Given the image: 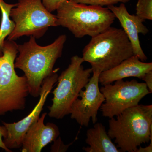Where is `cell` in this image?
<instances>
[{
  "label": "cell",
  "instance_id": "1",
  "mask_svg": "<svg viewBox=\"0 0 152 152\" xmlns=\"http://www.w3.org/2000/svg\"><path fill=\"white\" fill-rule=\"evenodd\" d=\"M66 40V35H61L50 45L41 46L36 38L30 36L29 40L18 45L19 55L15 61V69L24 72L27 79L29 94L35 98L39 96L44 79L51 75L54 66L62 56Z\"/></svg>",
  "mask_w": 152,
  "mask_h": 152
},
{
  "label": "cell",
  "instance_id": "2",
  "mask_svg": "<svg viewBox=\"0 0 152 152\" xmlns=\"http://www.w3.org/2000/svg\"><path fill=\"white\" fill-rule=\"evenodd\" d=\"M110 118L108 134L121 152H135L152 140V105L138 104Z\"/></svg>",
  "mask_w": 152,
  "mask_h": 152
},
{
  "label": "cell",
  "instance_id": "3",
  "mask_svg": "<svg viewBox=\"0 0 152 152\" xmlns=\"http://www.w3.org/2000/svg\"><path fill=\"white\" fill-rule=\"evenodd\" d=\"M134 55L132 48L122 29L110 27L92 37L83 51L84 62L93 71L101 73L115 67Z\"/></svg>",
  "mask_w": 152,
  "mask_h": 152
},
{
  "label": "cell",
  "instance_id": "4",
  "mask_svg": "<svg viewBox=\"0 0 152 152\" xmlns=\"http://www.w3.org/2000/svg\"><path fill=\"white\" fill-rule=\"evenodd\" d=\"M58 26L67 28L77 38L93 37L110 27L115 17L107 7L68 0L56 10Z\"/></svg>",
  "mask_w": 152,
  "mask_h": 152
},
{
  "label": "cell",
  "instance_id": "5",
  "mask_svg": "<svg viewBox=\"0 0 152 152\" xmlns=\"http://www.w3.org/2000/svg\"><path fill=\"white\" fill-rule=\"evenodd\" d=\"M18 53L15 41L5 40L3 55L0 56V116L15 110H24L29 94L26 76H19L15 61Z\"/></svg>",
  "mask_w": 152,
  "mask_h": 152
},
{
  "label": "cell",
  "instance_id": "6",
  "mask_svg": "<svg viewBox=\"0 0 152 152\" xmlns=\"http://www.w3.org/2000/svg\"><path fill=\"white\" fill-rule=\"evenodd\" d=\"M83 62L81 57L74 56L68 67L58 77L57 87L53 92V104L48 107L49 117L61 119L70 114L72 105L79 98L80 92L88 83L93 73L91 68H84Z\"/></svg>",
  "mask_w": 152,
  "mask_h": 152
},
{
  "label": "cell",
  "instance_id": "7",
  "mask_svg": "<svg viewBox=\"0 0 152 152\" xmlns=\"http://www.w3.org/2000/svg\"><path fill=\"white\" fill-rule=\"evenodd\" d=\"M10 17L15 23L8 40L15 41L23 36L43 37L50 27L58 26L56 16L45 8L42 0H18L11 10Z\"/></svg>",
  "mask_w": 152,
  "mask_h": 152
},
{
  "label": "cell",
  "instance_id": "8",
  "mask_svg": "<svg viewBox=\"0 0 152 152\" xmlns=\"http://www.w3.org/2000/svg\"><path fill=\"white\" fill-rule=\"evenodd\" d=\"M100 91L105 98L101 107L104 117L109 118L121 113L126 109L137 105L142 99L150 94L145 83L137 80L116 81L114 84L102 86Z\"/></svg>",
  "mask_w": 152,
  "mask_h": 152
},
{
  "label": "cell",
  "instance_id": "9",
  "mask_svg": "<svg viewBox=\"0 0 152 152\" xmlns=\"http://www.w3.org/2000/svg\"><path fill=\"white\" fill-rule=\"evenodd\" d=\"M92 77L81 90L79 97L71 107V118L81 126L88 127L91 120L93 124L97 122L98 112L105 101L99 87V76L101 73L93 71Z\"/></svg>",
  "mask_w": 152,
  "mask_h": 152
},
{
  "label": "cell",
  "instance_id": "10",
  "mask_svg": "<svg viewBox=\"0 0 152 152\" xmlns=\"http://www.w3.org/2000/svg\"><path fill=\"white\" fill-rule=\"evenodd\" d=\"M57 69L50 75L44 79L42 84L39 99L32 112L23 119L17 123H6L3 124L7 129V134L3 140L4 143L9 149L19 148L29 128L40 118L41 113L45 104L47 98L58 81Z\"/></svg>",
  "mask_w": 152,
  "mask_h": 152
},
{
  "label": "cell",
  "instance_id": "11",
  "mask_svg": "<svg viewBox=\"0 0 152 152\" xmlns=\"http://www.w3.org/2000/svg\"><path fill=\"white\" fill-rule=\"evenodd\" d=\"M107 8L119 21L132 45L134 55L142 61H145L148 58L142 48L139 37V34L146 35L148 33V28L143 23L145 20L136 15L129 13L124 3L118 7L110 6Z\"/></svg>",
  "mask_w": 152,
  "mask_h": 152
},
{
  "label": "cell",
  "instance_id": "12",
  "mask_svg": "<svg viewBox=\"0 0 152 152\" xmlns=\"http://www.w3.org/2000/svg\"><path fill=\"white\" fill-rule=\"evenodd\" d=\"M47 115V113L42 114L29 128L22 142V152H40L59 136V129L56 125L50 123L44 124Z\"/></svg>",
  "mask_w": 152,
  "mask_h": 152
},
{
  "label": "cell",
  "instance_id": "13",
  "mask_svg": "<svg viewBox=\"0 0 152 152\" xmlns=\"http://www.w3.org/2000/svg\"><path fill=\"white\" fill-rule=\"evenodd\" d=\"M151 71L152 63L142 61L137 56L133 55L115 67L101 72L99 83L104 86L130 77L142 79L146 74Z\"/></svg>",
  "mask_w": 152,
  "mask_h": 152
},
{
  "label": "cell",
  "instance_id": "14",
  "mask_svg": "<svg viewBox=\"0 0 152 152\" xmlns=\"http://www.w3.org/2000/svg\"><path fill=\"white\" fill-rule=\"evenodd\" d=\"M101 123L95 124L94 127L89 129L86 133V143L89 146L83 149L86 152H121L112 142Z\"/></svg>",
  "mask_w": 152,
  "mask_h": 152
},
{
  "label": "cell",
  "instance_id": "15",
  "mask_svg": "<svg viewBox=\"0 0 152 152\" xmlns=\"http://www.w3.org/2000/svg\"><path fill=\"white\" fill-rule=\"evenodd\" d=\"M17 6L15 4H9L4 0H0V10L1 20L0 26V56L3 55V47L5 39L13 31L15 27L13 21L10 19L11 10Z\"/></svg>",
  "mask_w": 152,
  "mask_h": 152
},
{
  "label": "cell",
  "instance_id": "16",
  "mask_svg": "<svg viewBox=\"0 0 152 152\" xmlns=\"http://www.w3.org/2000/svg\"><path fill=\"white\" fill-rule=\"evenodd\" d=\"M136 15L144 20H152V0H138Z\"/></svg>",
  "mask_w": 152,
  "mask_h": 152
},
{
  "label": "cell",
  "instance_id": "17",
  "mask_svg": "<svg viewBox=\"0 0 152 152\" xmlns=\"http://www.w3.org/2000/svg\"><path fill=\"white\" fill-rule=\"evenodd\" d=\"M75 2L90 5L107 6L114 5L119 3H127L130 0H72Z\"/></svg>",
  "mask_w": 152,
  "mask_h": 152
},
{
  "label": "cell",
  "instance_id": "18",
  "mask_svg": "<svg viewBox=\"0 0 152 152\" xmlns=\"http://www.w3.org/2000/svg\"><path fill=\"white\" fill-rule=\"evenodd\" d=\"M44 7L50 12L56 11L63 2L68 0H42Z\"/></svg>",
  "mask_w": 152,
  "mask_h": 152
},
{
  "label": "cell",
  "instance_id": "19",
  "mask_svg": "<svg viewBox=\"0 0 152 152\" xmlns=\"http://www.w3.org/2000/svg\"><path fill=\"white\" fill-rule=\"evenodd\" d=\"M54 142V143L51 147L52 152H66L69 147L73 143L72 142L68 145H64L61 137H59L57 140L56 139Z\"/></svg>",
  "mask_w": 152,
  "mask_h": 152
},
{
  "label": "cell",
  "instance_id": "20",
  "mask_svg": "<svg viewBox=\"0 0 152 152\" xmlns=\"http://www.w3.org/2000/svg\"><path fill=\"white\" fill-rule=\"evenodd\" d=\"M7 129L4 126H0V148L4 150L6 152H11L12 151L9 149L6 146L4 142H3V138H5L7 137Z\"/></svg>",
  "mask_w": 152,
  "mask_h": 152
},
{
  "label": "cell",
  "instance_id": "21",
  "mask_svg": "<svg viewBox=\"0 0 152 152\" xmlns=\"http://www.w3.org/2000/svg\"><path fill=\"white\" fill-rule=\"evenodd\" d=\"M141 80L145 82L150 93L152 92V71L147 73L142 78Z\"/></svg>",
  "mask_w": 152,
  "mask_h": 152
},
{
  "label": "cell",
  "instance_id": "22",
  "mask_svg": "<svg viewBox=\"0 0 152 152\" xmlns=\"http://www.w3.org/2000/svg\"><path fill=\"white\" fill-rule=\"evenodd\" d=\"M151 144L148 146L143 148L139 146L136 150L135 152H152V140H151Z\"/></svg>",
  "mask_w": 152,
  "mask_h": 152
}]
</instances>
